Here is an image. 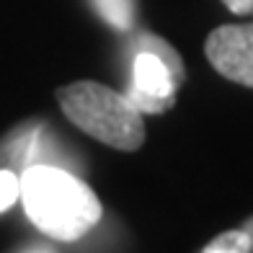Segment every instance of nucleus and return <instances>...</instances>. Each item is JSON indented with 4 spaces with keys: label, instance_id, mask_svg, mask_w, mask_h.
Masks as SVG:
<instances>
[{
    "label": "nucleus",
    "instance_id": "nucleus-1",
    "mask_svg": "<svg viewBox=\"0 0 253 253\" xmlns=\"http://www.w3.org/2000/svg\"><path fill=\"white\" fill-rule=\"evenodd\" d=\"M21 202L29 220L54 240L73 243L101 220V202L83 178L57 166H29L21 173Z\"/></svg>",
    "mask_w": 253,
    "mask_h": 253
},
{
    "label": "nucleus",
    "instance_id": "nucleus-2",
    "mask_svg": "<svg viewBox=\"0 0 253 253\" xmlns=\"http://www.w3.org/2000/svg\"><path fill=\"white\" fill-rule=\"evenodd\" d=\"M57 101L67 119L88 137L122 153H137L145 145L142 111L114 88L96 80L57 88Z\"/></svg>",
    "mask_w": 253,
    "mask_h": 253
},
{
    "label": "nucleus",
    "instance_id": "nucleus-3",
    "mask_svg": "<svg viewBox=\"0 0 253 253\" xmlns=\"http://www.w3.org/2000/svg\"><path fill=\"white\" fill-rule=\"evenodd\" d=\"M181 83L170 67L150 49L132 52V83L126 90L129 98L142 114H166L176 103Z\"/></svg>",
    "mask_w": 253,
    "mask_h": 253
},
{
    "label": "nucleus",
    "instance_id": "nucleus-4",
    "mask_svg": "<svg viewBox=\"0 0 253 253\" xmlns=\"http://www.w3.org/2000/svg\"><path fill=\"white\" fill-rule=\"evenodd\" d=\"M210 65L225 80L253 88V24H222L204 42Z\"/></svg>",
    "mask_w": 253,
    "mask_h": 253
},
{
    "label": "nucleus",
    "instance_id": "nucleus-5",
    "mask_svg": "<svg viewBox=\"0 0 253 253\" xmlns=\"http://www.w3.org/2000/svg\"><path fill=\"white\" fill-rule=\"evenodd\" d=\"M137 49H150V52H155L160 60L170 67V73L176 75L178 83L183 85V80H186V65H183L181 54L170 47L163 37H155V34H140V37L132 42V52H137Z\"/></svg>",
    "mask_w": 253,
    "mask_h": 253
},
{
    "label": "nucleus",
    "instance_id": "nucleus-6",
    "mask_svg": "<svg viewBox=\"0 0 253 253\" xmlns=\"http://www.w3.org/2000/svg\"><path fill=\"white\" fill-rule=\"evenodd\" d=\"M101 18L119 31H129L134 26V0H93Z\"/></svg>",
    "mask_w": 253,
    "mask_h": 253
},
{
    "label": "nucleus",
    "instance_id": "nucleus-7",
    "mask_svg": "<svg viewBox=\"0 0 253 253\" xmlns=\"http://www.w3.org/2000/svg\"><path fill=\"white\" fill-rule=\"evenodd\" d=\"M248 251H251V238L243 227L225 230L202 248V253H248Z\"/></svg>",
    "mask_w": 253,
    "mask_h": 253
},
{
    "label": "nucleus",
    "instance_id": "nucleus-8",
    "mask_svg": "<svg viewBox=\"0 0 253 253\" xmlns=\"http://www.w3.org/2000/svg\"><path fill=\"white\" fill-rule=\"evenodd\" d=\"M21 199V178L10 170H0V212L10 210Z\"/></svg>",
    "mask_w": 253,
    "mask_h": 253
},
{
    "label": "nucleus",
    "instance_id": "nucleus-9",
    "mask_svg": "<svg viewBox=\"0 0 253 253\" xmlns=\"http://www.w3.org/2000/svg\"><path fill=\"white\" fill-rule=\"evenodd\" d=\"M222 3L235 16H251L253 13V0H222Z\"/></svg>",
    "mask_w": 253,
    "mask_h": 253
},
{
    "label": "nucleus",
    "instance_id": "nucleus-10",
    "mask_svg": "<svg viewBox=\"0 0 253 253\" xmlns=\"http://www.w3.org/2000/svg\"><path fill=\"white\" fill-rule=\"evenodd\" d=\"M240 227H243L246 233H248V238H251V251H253V214H251V217H248V220H246L243 225H240Z\"/></svg>",
    "mask_w": 253,
    "mask_h": 253
}]
</instances>
